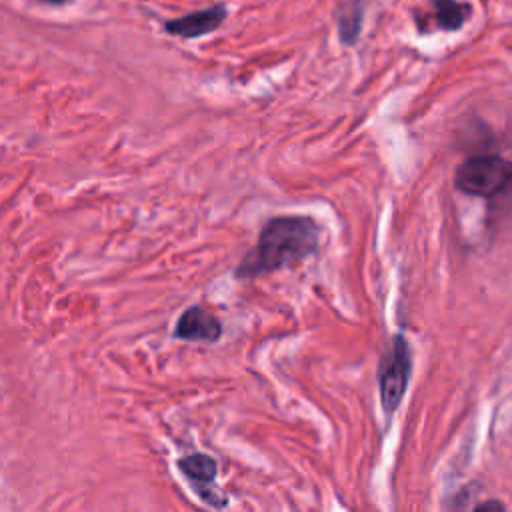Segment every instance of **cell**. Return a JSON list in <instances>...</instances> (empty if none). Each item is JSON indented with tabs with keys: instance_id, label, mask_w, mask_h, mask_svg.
<instances>
[{
	"instance_id": "cell-8",
	"label": "cell",
	"mask_w": 512,
	"mask_h": 512,
	"mask_svg": "<svg viewBox=\"0 0 512 512\" xmlns=\"http://www.w3.org/2000/svg\"><path fill=\"white\" fill-rule=\"evenodd\" d=\"M362 18H364V10L358 0H352L340 8L338 34L344 44H354L358 40V34L362 30Z\"/></svg>"
},
{
	"instance_id": "cell-3",
	"label": "cell",
	"mask_w": 512,
	"mask_h": 512,
	"mask_svg": "<svg viewBox=\"0 0 512 512\" xmlns=\"http://www.w3.org/2000/svg\"><path fill=\"white\" fill-rule=\"evenodd\" d=\"M412 376V350L402 334H396L382 354L378 368V388L384 414L390 418L400 406Z\"/></svg>"
},
{
	"instance_id": "cell-1",
	"label": "cell",
	"mask_w": 512,
	"mask_h": 512,
	"mask_svg": "<svg viewBox=\"0 0 512 512\" xmlns=\"http://www.w3.org/2000/svg\"><path fill=\"white\" fill-rule=\"evenodd\" d=\"M320 246V226L310 216H276L270 218L258 234V242L244 254L236 266V278H256L294 266Z\"/></svg>"
},
{
	"instance_id": "cell-2",
	"label": "cell",
	"mask_w": 512,
	"mask_h": 512,
	"mask_svg": "<svg viewBox=\"0 0 512 512\" xmlns=\"http://www.w3.org/2000/svg\"><path fill=\"white\" fill-rule=\"evenodd\" d=\"M454 186L486 200L512 194V160L496 154H480L464 160L454 172Z\"/></svg>"
},
{
	"instance_id": "cell-7",
	"label": "cell",
	"mask_w": 512,
	"mask_h": 512,
	"mask_svg": "<svg viewBox=\"0 0 512 512\" xmlns=\"http://www.w3.org/2000/svg\"><path fill=\"white\" fill-rule=\"evenodd\" d=\"M434 6V18L438 28L456 32L464 26V22L470 18V4L460 0H430Z\"/></svg>"
},
{
	"instance_id": "cell-6",
	"label": "cell",
	"mask_w": 512,
	"mask_h": 512,
	"mask_svg": "<svg viewBox=\"0 0 512 512\" xmlns=\"http://www.w3.org/2000/svg\"><path fill=\"white\" fill-rule=\"evenodd\" d=\"M226 14H228L226 8L222 4H216L206 10L190 12L186 16L168 20V22H164V30L168 34L182 36V38H198V36H204V34L216 30L224 22Z\"/></svg>"
},
{
	"instance_id": "cell-9",
	"label": "cell",
	"mask_w": 512,
	"mask_h": 512,
	"mask_svg": "<svg viewBox=\"0 0 512 512\" xmlns=\"http://www.w3.org/2000/svg\"><path fill=\"white\" fill-rule=\"evenodd\" d=\"M476 510H502L504 508V504H500V502H496V500H490V502H484V504H476L474 506Z\"/></svg>"
},
{
	"instance_id": "cell-4",
	"label": "cell",
	"mask_w": 512,
	"mask_h": 512,
	"mask_svg": "<svg viewBox=\"0 0 512 512\" xmlns=\"http://www.w3.org/2000/svg\"><path fill=\"white\" fill-rule=\"evenodd\" d=\"M178 468L184 474V478L188 480L190 488L196 492V496L212 506V508H224L228 504L226 496L214 488V480L218 476V464L212 456L202 454V452H194L188 454L184 458H178Z\"/></svg>"
},
{
	"instance_id": "cell-5",
	"label": "cell",
	"mask_w": 512,
	"mask_h": 512,
	"mask_svg": "<svg viewBox=\"0 0 512 512\" xmlns=\"http://www.w3.org/2000/svg\"><path fill=\"white\" fill-rule=\"evenodd\" d=\"M220 336V320L202 306L186 308L174 326V338L186 342H216Z\"/></svg>"
},
{
	"instance_id": "cell-10",
	"label": "cell",
	"mask_w": 512,
	"mask_h": 512,
	"mask_svg": "<svg viewBox=\"0 0 512 512\" xmlns=\"http://www.w3.org/2000/svg\"><path fill=\"white\" fill-rule=\"evenodd\" d=\"M40 2L52 4V6H62V4H66V2H70V0H40Z\"/></svg>"
}]
</instances>
